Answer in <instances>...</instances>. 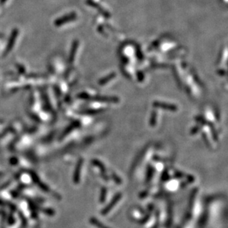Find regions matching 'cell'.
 <instances>
[{
    "mask_svg": "<svg viewBox=\"0 0 228 228\" xmlns=\"http://www.w3.org/2000/svg\"><path fill=\"white\" fill-rule=\"evenodd\" d=\"M30 177H31V179H32V181H33V182L35 183V184H36L40 188V189H42L43 191H45V192H48L49 191L48 186L47 185L44 184V183H42V182H41L39 177L38 176V175L36 174L35 172H33V171H30Z\"/></svg>",
    "mask_w": 228,
    "mask_h": 228,
    "instance_id": "1",
    "label": "cell"
},
{
    "mask_svg": "<svg viewBox=\"0 0 228 228\" xmlns=\"http://www.w3.org/2000/svg\"><path fill=\"white\" fill-rule=\"evenodd\" d=\"M83 159H80L78 162H77L76 166H75L74 174H73V182L75 184H78L80 181V172H81V168L83 165Z\"/></svg>",
    "mask_w": 228,
    "mask_h": 228,
    "instance_id": "2",
    "label": "cell"
},
{
    "mask_svg": "<svg viewBox=\"0 0 228 228\" xmlns=\"http://www.w3.org/2000/svg\"><path fill=\"white\" fill-rule=\"evenodd\" d=\"M121 198V193H117V195H115V196H114V198L112 199V200H111V202H109V203L108 204V205L105 207V208L103 209L101 213H102L103 215H106V214H107L110 211L111 209H112V207L114 206V205L117 203V202L119 201Z\"/></svg>",
    "mask_w": 228,
    "mask_h": 228,
    "instance_id": "3",
    "label": "cell"
},
{
    "mask_svg": "<svg viewBox=\"0 0 228 228\" xmlns=\"http://www.w3.org/2000/svg\"><path fill=\"white\" fill-rule=\"evenodd\" d=\"M154 106L155 107L160 108V109H166V110H170L172 111H175L177 109V107L176 106L173 105V104H169L167 103H162V102H159V101H156L154 103Z\"/></svg>",
    "mask_w": 228,
    "mask_h": 228,
    "instance_id": "4",
    "label": "cell"
},
{
    "mask_svg": "<svg viewBox=\"0 0 228 228\" xmlns=\"http://www.w3.org/2000/svg\"><path fill=\"white\" fill-rule=\"evenodd\" d=\"M78 126H79V123H78V122H74V123H72L71 125H70L68 127L66 128V129L64 130V132L62 133V134H61V139L64 138V137H66V135L68 134H69L70 132H71V131H73L74 128L78 127Z\"/></svg>",
    "mask_w": 228,
    "mask_h": 228,
    "instance_id": "5",
    "label": "cell"
},
{
    "mask_svg": "<svg viewBox=\"0 0 228 228\" xmlns=\"http://www.w3.org/2000/svg\"><path fill=\"white\" fill-rule=\"evenodd\" d=\"M90 222L91 224H92L93 225H95V227H98V228H109L108 227H106V226L104 225V224L101 223L100 221H98L97 219H96L95 218H91L90 219Z\"/></svg>",
    "mask_w": 228,
    "mask_h": 228,
    "instance_id": "6",
    "label": "cell"
},
{
    "mask_svg": "<svg viewBox=\"0 0 228 228\" xmlns=\"http://www.w3.org/2000/svg\"><path fill=\"white\" fill-rule=\"evenodd\" d=\"M92 162H93V164L97 166V167L100 168L101 169V171H105V170H106V168H105V166H104V165H103L102 163H101V162H100V161L97 160V159H93V160H92Z\"/></svg>",
    "mask_w": 228,
    "mask_h": 228,
    "instance_id": "7",
    "label": "cell"
},
{
    "mask_svg": "<svg viewBox=\"0 0 228 228\" xmlns=\"http://www.w3.org/2000/svg\"><path fill=\"white\" fill-rule=\"evenodd\" d=\"M43 213H46L47 215H49V216H53L55 214L54 210H53V209H50V208L44 209V210H43Z\"/></svg>",
    "mask_w": 228,
    "mask_h": 228,
    "instance_id": "8",
    "label": "cell"
},
{
    "mask_svg": "<svg viewBox=\"0 0 228 228\" xmlns=\"http://www.w3.org/2000/svg\"><path fill=\"white\" fill-rule=\"evenodd\" d=\"M106 190L105 188H103L102 191H101V196H100V202H104L105 201L106 199Z\"/></svg>",
    "mask_w": 228,
    "mask_h": 228,
    "instance_id": "9",
    "label": "cell"
},
{
    "mask_svg": "<svg viewBox=\"0 0 228 228\" xmlns=\"http://www.w3.org/2000/svg\"><path fill=\"white\" fill-rule=\"evenodd\" d=\"M155 123H156V113L154 112L153 114H152L151 118L150 124L151 125V126H154V125H155Z\"/></svg>",
    "mask_w": 228,
    "mask_h": 228,
    "instance_id": "10",
    "label": "cell"
},
{
    "mask_svg": "<svg viewBox=\"0 0 228 228\" xmlns=\"http://www.w3.org/2000/svg\"><path fill=\"white\" fill-rule=\"evenodd\" d=\"M10 162L12 165H16L17 162H18V159H17L16 157H12V158L10 159Z\"/></svg>",
    "mask_w": 228,
    "mask_h": 228,
    "instance_id": "11",
    "label": "cell"
},
{
    "mask_svg": "<svg viewBox=\"0 0 228 228\" xmlns=\"http://www.w3.org/2000/svg\"><path fill=\"white\" fill-rule=\"evenodd\" d=\"M112 177H113V179H114V180L115 181V182H117V184H121V179H120L119 178L117 177V175H114H114L112 176Z\"/></svg>",
    "mask_w": 228,
    "mask_h": 228,
    "instance_id": "12",
    "label": "cell"
},
{
    "mask_svg": "<svg viewBox=\"0 0 228 228\" xmlns=\"http://www.w3.org/2000/svg\"><path fill=\"white\" fill-rule=\"evenodd\" d=\"M10 218H9V224H13V222H14V218H13V216H9Z\"/></svg>",
    "mask_w": 228,
    "mask_h": 228,
    "instance_id": "13",
    "label": "cell"
},
{
    "mask_svg": "<svg viewBox=\"0 0 228 228\" xmlns=\"http://www.w3.org/2000/svg\"><path fill=\"white\" fill-rule=\"evenodd\" d=\"M152 172H153V171H152V169L149 168L148 169V179H147V180H148V179L151 178V175H152Z\"/></svg>",
    "mask_w": 228,
    "mask_h": 228,
    "instance_id": "14",
    "label": "cell"
}]
</instances>
